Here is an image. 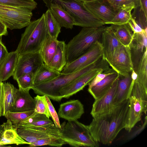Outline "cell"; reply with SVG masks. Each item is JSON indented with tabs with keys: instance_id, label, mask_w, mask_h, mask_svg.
Returning a JSON list of instances; mask_svg holds the SVG:
<instances>
[{
	"instance_id": "1",
	"label": "cell",
	"mask_w": 147,
	"mask_h": 147,
	"mask_svg": "<svg viewBox=\"0 0 147 147\" xmlns=\"http://www.w3.org/2000/svg\"><path fill=\"white\" fill-rule=\"evenodd\" d=\"M129 98L109 110L94 115L88 127L95 140L104 145L111 144L125 127L129 109Z\"/></svg>"
},
{
	"instance_id": "2",
	"label": "cell",
	"mask_w": 147,
	"mask_h": 147,
	"mask_svg": "<svg viewBox=\"0 0 147 147\" xmlns=\"http://www.w3.org/2000/svg\"><path fill=\"white\" fill-rule=\"evenodd\" d=\"M109 66L107 62L102 58L97 61L75 72L60 75L50 81L44 82L33 87L32 89L34 92L40 95H46L50 99L57 102L62 99L59 91L77 78L96 68H101L105 70Z\"/></svg>"
},
{
	"instance_id": "3",
	"label": "cell",
	"mask_w": 147,
	"mask_h": 147,
	"mask_svg": "<svg viewBox=\"0 0 147 147\" xmlns=\"http://www.w3.org/2000/svg\"><path fill=\"white\" fill-rule=\"evenodd\" d=\"M49 34L45 14L30 24L22 35L16 50L19 54L39 52Z\"/></svg>"
},
{
	"instance_id": "4",
	"label": "cell",
	"mask_w": 147,
	"mask_h": 147,
	"mask_svg": "<svg viewBox=\"0 0 147 147\" xmlns=\"http://www.w3.org/2000/svg\"><path fill=\"white\" fill-rule=\"evenodd\" d=\"M104 25L96 27L83 28L67 44V63L76 59L85 53L94 43L101 38L107 28Z\"/></svg>"
},
{
	"instance_id": "5",
	"label": "cell",
	"mask_w": 147,
	"mask_h": 147,
	"mask_svg": "<svg viewBox=\"0 0 147 147\" xmlns=\"http://www.w3.org/2000/svg\"><path fill=\"white\" fill-rule=\"evenodd\" d=\"M61 126V138L66 144L77 147L99 146L88 125L75 120L64 122Z\"/></svg>"
},
{
	"instance_id": "6",
	"label": "cell",
	"mask_w": 147,
	"mask_h": 147,
	"mask_svg": "<svg viewBox=\"0 0 147 147\" xmlns=\"http://www.w3.org/2000/svg\"><path fill=\"white\" fill-rule=\"evenodd\" d=\"M45 5L56 4L68 12L74 19V25L83 28L99 27L105 24L91 13L83 2L78 0H42Z\"/></svg>"
},
{
	"instance_id": "7",
	"label": "cell",
	"mask_w": 147,
	"mask_h": 147,
	"mask_svg": "<svg viewBox=\"0 0 147 147\" xmlns=\"http://www.w3.org/2000/svg\"><path fill=\"white\" fill-rule=\"evenodd\" d=\"M32 15V10L28 9L0 4V20L11 30L28 26Z\"/></svg>"
},
{
	"instance_id": "8",
	"label": "cell",
	"mask_w": 147,
	"mask_h": 147,
	"mask_svg": "<svg viewBox=\"0 0 147 147\" xmlns=\"http://www.w3.org/2000/svg\"><path fill=\"white\" fill-rule=\"evenodd\" d=\"M103 47L101 42L98 40L80 57L67 63L61 73L68 74L78 71L98 61L102 57Z\"/></svg>"
},
{
	"instance_id": "9",
	"label": "cell",
	"mask_w": 147,
	"mask_h": 147,
	"mask_svg": "<svg viewBox=\"0 0 147 147\" xmlns=\"http://www.w3.org/2000/svg\"><path fill=\"white\" fill-rule=\"evenodd\" d=\"M18 135L31 144L43 138L61 137L60 129L54 124L37 126L20 127L17 128Z\"/></svg>"
},
{
	"instance_id": "10",
	"label": "cell",
	"mask_w": 147,
	"mask_h": 147,
	"mask_svg": "<svg viewBox=\"0 0 147 147\" xmlns=\"http://www.w3.org/2000/svg\"><path fill=\"white\" fill-rule=\"evenodd\" d=\"M39 52L19 54L13 79L15 80L22 75L30 73L34 76L44 65Z\"/></svg>"
},
{
	"instance_id": "11",
	"label": "cell",
	"mask_w": 147,
	"mask_h": 147,
	"mask_svg": "<svg viewBox=\"0 0 147 147\" xmlns=\"http://www.w3.org/2000/svg\"><path fill=\"white\" fill-rule=\"evenodd\" d=\"M107 62L112 68L122 76H127L134 71L129 46L122 45Z\"/></svg>"
},
{
	"instance_id": "12",
	"label": "cell",
	"mask_w": 147,
	"mask_h": 147,
	"mask_svg": "<svg viewBox=\"0 0 147 147\" xmlns=\"http://www.w3.org/2000/svg\"><path fill=\"white\" fill-rule=\"evenodd\" d=\"M105 71L101 68H95L78 77L60 89L59 93L61 97L69 98L82 90L98 74Z\"/></svg>"
},
{
	"instance_id": "13",
	"label": "cell",
	"mask_w": 147,
	"mask_h": 147,
	"mask_svg": "<svg viewBox=\"0 0 147 147\" xmlns=\"http://www.w3.org/2000/svg\"><path fill=\"white\" fill-rule=\"evenodd\" d=\"M86 9L93 15L106 24H110L117 12L107 0H96L83 2Z\"/></svg>"
},
{
	"instance_id": "14",
	"label": "cell",
	"mask_w": 147,
	"mask_h": 147,
	"mask_svg": "<svg viewBox=\"0 0 147 147\" xmlns=\"http://www.w3.org/2000/svg\"><path fill=\"white\" fill-rule=\"evenodd\" d=\"M30 90L15 88L14 99L10 111L21 112L34 110L35 101L34 98L30 95Z\"/></svg>"
},
{
	"instance_id": "15",
	"label": "cell",
	"mask_w": 147,
	"mask_h": 147,
	"mask_svg": "<svg viewBox=\"0 0 147 147\" xmlns=\"http://www.w3.org/2000/svg\"><path fill=\"white\" fill-rule=\"evenodd\" d=\"M147 32L134 34L132 40L129 46L134 71L136 73L143 55L147 51Z\"/></svg>"
},
{
	"instance_id": "16",
	"label": "cell",
	"mask_w": 147,
	"mask_h": 147,
	"mask_svg": "<svg viewBox=\"0 0 147 147\" xmlns=\"http://www.w3.org/2000/svg\"><path fill=\"white\" fill-rule=\"evenodd\" d=\"M102 44L103 47L102 59L107 62L122 46L109 26L102 32Z\"/></svg>"
},
{
	"instance_id": "17",
	"label": "cell",
	"mask_w": 147,
	"mask_h": 147,
	"mask_svg": "<svg viewBox=\"0 0 147 147\" xmlns=\"http://www.w3.org/2000/svg\"><path fill=\"white\" fill-rule=\"evenodd\" d=\"M84 106L78 100H73L60 105L58 111L59 117L67 121L77 120L84 113Z\"/></svg>"
},
{
	"instance_id": "18",
	"label": "cell",
	"mask_w": 147,
	"mask_h": 147,
	"mask_svg": "<svg viewBox=\"0 0 147 147\" xmlns=\"http://www.w3.org/2000/svg\"><path fill=\"white\" fill-rule=\"evenodd\" d=\"M12 144L29 145L31 143L25 141L18 135L17 128L7 119L6 122L0 125V146Z\"/></svg>"
},
{
	"instance_id": "19",
	"label": "cell",
	"mask_w": 147,
	"mask_h": 147,
	"mask_svg": "<svg viewBox=\"0 0 147 147\" xmlns=\"http://www.w3.org/2000/svg\"><path fill=\"white\" fill-rule=\"evenodd\" d=\"M117 80L118 79L104 94L100 98L95 100L90 112L92 116L106 111L114 106L113 105V102Z\"/></svg>"
},
{
	"instance_id": "20",
	"label": "cell",
	"mask_w": 147,
	"mask_h": 147,
	"mask_svg": "<svg viewBox=\"0 0 147 147\" xmlns=\"http://www.w3.org/2000/svg\"><path fill=\"white\" fill-rule=\"evenodd\" d=\"M129 109L125 129L130 132L136 124L141 119L144 113L141 102L134 96L129 98Z\"/></svg>"
},
{
	"instance_id": "21",
	"label": "cell",
	"mask_w": 147,
	"mask_h": 147,
	"mask_svg": "<svg viewBox=\"0 0 147 147\" xmlns=\"http://www.w3.org/2000/svg\"><path fill=\"white\" fill-rule=\"evenodd\" d=\"M131 73L126 77L119 75L113 102V105H118L129 98L132 81Z\"/></svg>"
},
{
	"instance_id": "22",
	"label": "cell",
	"mask_w": 147,
	"mask_h": 147,
	"mask_svg": "<svg viewBox=\"0 0 147 147\" xmlns=\"http://www.w3.org/2000/svg\"><path fill=\"white\" fill-rule=\"evenodd\" d=\"M19 55V54L16 50L8 53L0 65V81H5L13 76Z\"/></svg>"
},
{
	"instance_id": "23",
	"label": "cell",
	"mask_w": 147,
	"mask_h": 147,
	"mask_svg": "<svg viewBox=\"0 0 147 147\" xmlns=\"http://www.w3.org/2000/svg\"><path fill=\"white\" fill-rule=\"evenodd\" d=\"M119 75L117 72L109 74L95 85L88 88V91L95 100L104 94L111 88Z\"/></svg>"
},
{
	"instance_id": "24",
	"label": "cell",
	"mask_w": 147,
	"mask_h": 147,
	"mask_svg": "<svg viewBox=\"0 0 147 147\" xmlns=\"http://www.w3.org/2000/svg\"><path fill=\"white\" fill-rule=\"evenodd\" d=\"M66 46L65 41H58L56 53L52 60L49 64L45 65L48 68L59 72H62L67 63Z\"/></svg>"
},
{
	"instance_id": "25",
	"label": "cell",
	"mask_w": 147,
	"mask_h": 147,
	"mask_svg": "<svg viewBox=\"0 0 147 147\" xmlns=\"http://www.w3.org/2000/svg\"><path fill=\"white\" fill-rule=\"evenodd\" d=\"M61 27L72 29L75 24L74 18L60 6L56 4L46 5Z\"/></svg>"
},
{
	"instance_id": "26",
	"label": "cell",
	"mask_w": 147,
	"mask_h": 147,
	"mask_svg": "<svg viewBox=\"0 0 147 147\" xmlns=\"http://www.w3.org/2000/svg\"><path fill=\"white\" fill-rule=\"evenodd\" d=\"M110 28L123 46H129L133 37V33L127 23L111 24Z\"/></svg>"
},
{
	"instance_id": "27",
	"label": "cell",
	"mask_w": 147,
	"mask_h": 147,
	"mask_svg": "<svg viewBox=\"0 0 147 147\" xmlns=\"http://www.w3.org/2000/svg\"><path fill=\"white\" fill-rule=\"evenodd\" d=\"M58 41L52 38L49 35L44 41L39 52L45 65L49 64L52 60L56 53Z\"/></svg>"
},
{
	"instance_id": "28",
	"label": "cell",
	"mask_w": 147,
	"mask_h": 147,
	"mask_svg": "<svg viewBox=\"0 0 147 147\" xmlns=\"http://www.w3.org/2000/svg\"><path fill=\"white\" fill-rule=\"evenodd\" d=\"M45 115L34 112L30 116L20 123L16 128L20 127L41 126L53 123Z\"/></svg>"
},
{
	"instance_id": "29",
	"label": "cell",
	"mask_w": 147,
	"mask_h": 147,
	"mask_svg": "<svg viewBox=\"0 0 147 147\" xmlns=\"http://www.w3.org/2000/svg\"><path fill=\"white\" fill-rule=\"evenodd\" d=\"M60 73L48 68L44 64L34 76L33 87L52 80L59 76Z\"/></svg>"
},
{
	"instance_id": "30",
	"label": "cell",
	"mask_w": 147,
	"mask_h": 147,
	"mask_svg": "<svg viewBox=\"0 0 147 147\" xmlns=\"http://www.w3.org/2000/svg\"><path fill=\"white\" fill-rule=\"evenodd\" d=\"M45 14V21L49 35L52 38L57 39L61 32V27L50 11L48 9Z\"/></svg>"
},
{
	"instance_id": "31",
	"label": "cell",
	"mask_w": 147,
	"mask_h": 147,
	"mask_svg": "<svg viewBox=\"0 0 147 147\" xmlns=\"http://www.w3.org/2000/svg\"><path fill=\"white\" fill-rule=\"evenodd\" d=\"M3 97L2 116H4L9 111L12 104L15 87L9 83H3Z\"/></svg>"
},
{
	"instance_id": "32",
	"label": "cell",
	"mask_w": 147,
	"mask_h": 147,
	"mask_svg": "<svg viewBox=\"0 0 147 147\" xmlns=\"http://www.w3.org/2000/svg\"><path fill=\"white\" fill-rule=\"evenodd\" d=\"M147 51L144 53L139 63L135 80L146 86H147Z\"/></svg>"
},
{
	"instance_id": "33",
	"label": "cell",
	"mask_w": 147,
	"mask_h": 147,
	"mask_svg": "<svg viewBox=\"0 0 147 147\" xmlns=\"http://www.w3.org/2000/svg\"><path fill=\"white\" fill-rule=\"evenodd\" d=\"M114 10L118 12L121 9L132 8L133 9L140 6V0H107Z\"/></svg>"
},
{
	"instance_id": "34",
	"label": "cell",
	"mask_w": 147,
	"mask_h": 147,
	"mask_svg": "<svg viewBox=\"0 0 147 147\" xmlns=\"http://www.w3.org/2000/svg\"><path fill=\"white\" fill-rule=\"evenodd\" d=\"M34 112V110L16 112H11L9 111L7 112L4 116L7 119L9 120L12 124L16 128V126L18 124L30 116Z\"/></svg>"
},
{
	"instance_id": "35",
	"label": "cell",
	"mask_w": 147,
	"mask_h": 147,
	"mask_svg": "<svg viewBox=\"0 0 147 147\" xmlns=\"http://www.w3.org/2000/svg\"><path fill=\"white\" fill-rule=\"evenodd\" d=\"M0 4L20 7L32 11L35 9L37 5L34 0H0Z\"/></svg>"
},
{
	"instance_id": "36",
	"label": "cell",
	"mask_w": 147,
	"mask_h": 147,
	"mask_svg": "<svg viewBox=\"0 0 147 147\" xmlns=\"http://www.w3.org/2000/svg\"><path fill=\"white\" fill-rule=\"evenodd\" d=\"M66 143L61 137H52L39 139L29 145V146L34 147L38 146L48 145L61 147Z\"/></svg>"
},
{
	"instance_id": "37",
	"label": "cell",
	"mask_w": 147,
	"mask_h": 147,
	"mask_svg": "<svg viewBox=\"0 0 147 147\" xmlns=\"http://www.w3.org/2000/svg\"><path fill=\"white\" fill-rule=\"evenodd\" d=\"M132 8L121 9L119 10L110 24L120 25L127 23L132 16Z\"/></svg>"
},
{
	"instance_id": "38",
	"label": "cell",
	"mask_w": 147,
	"mask_h": 147,
	"mask_svg": "<svg viewBox=\"0 0 147 147\" xmlns=\"http://www.w3.org/2000/svg\"><path fill=\"white\" fill-rule=\"evenodd\" d=\"M34 98L35 101V112L44 114L48 118L51 117L45 96L37 95Z\"/></svg>"
},
{
	"instance_id": "39",
	"label": "cell",
	"mask_w": 147,
	"mask_h": 147,
	"mask_svg": "<svg viewBox=\"0 0 147 147\" xmlns=\"http://www.w3.org/2000/svg\"><path fill=\"white\" fill-rule=\"evenodd\" d=\"M34 75L32 74L27 73L24 74L16 80L19 88L22 89H31L33 86V81Z\"/></svg>"
},
{
	"instance_id": "40",
	"label": "cell",
	"mask_w": 147,
	"mask_h": 147,
	"mask_svg": "<svg viewBox=\"0 0 147 147\" xmlns=\"http://www.w3.org/2000/svg\"><path fill=\"white\" fill-rule=\"evenodd\" d=\"M134 9V11L131 14L132 17L142 29L145 30L147 29V16L140 6Z\"/></svg>"
},
{
	"instance_id": "41",
	"label": "cell",
	"mask_w": 147,
	"mask_h": 147,
	"mask_svg": "<svg viewBox=\"0 0 147 147\" xmlns=\"http://www.w3.org/2000/svg\"><path fill=\"white\" fill-rule=\"evenodd\" d=\"M45 96V98L47 103L49 111L51 116L53 122V123L57 127L60 129L61 124L59 120L58 114L56 112L54 107L50 99L47 96Z\"/></svg>"
},
{
	"instance_id": "42",
	"label": "cell",
	"mask_w": 147,
	"mask_h": 147,
	"mask_svg": "<svg viewBox=\"0 0 147 147\" xmlns=\"http://www.w3.org/2000/svg\"><path fill=\"white\" fill-rule=\"evenodd\" d=\"M116 71L112 68H110L108 70L98 74L89 83L88 88L95 85L108 75Z\"/></svg>"
},
{
	"instance_id": "43",
	"label": "cell",
	"mask_w": 147,
	"mask_h": 147,
	"mask_svg": "<svg viewBox=\"0 0 147 147\" xmlns=\"http://www.w3.org/2000/svg\"><path fill=\"white\" fill-rule=\"evenodd\" d=\"M127 24L132 31L133 34L136 33H142L147 32V29L145 30L142 29L136 23L135 20L132 16L128 22Z\"/></svg>"
},
{
	"instance_id": "44",
	"label": "cell",
	"mask_w": 147,
	"mask_h": 147,
	"mask_svg": "<svg viewBox=\"0 0 147 147\" xmlns=\"http://www.w3.org/2000/svg\"><path fill=\"white\" fill-rule=\"evenodd\" d=\"M144 119V121L143 124L130 135L128 138L129 139L134 138L140 134L144 130L147 123V117L146 115Z\"/></svg>"
},
{
	"instance_id": "45",
	"label": "cell",
	"mask_w": 147,
	"mask_h": 147,
	"mask_svg": "<svg viewBox=\"0 0 147 147\" xmlns=\"http://www.w3.org/2000/svg\"><path fill=\"white\" fill-rule=\"evenodd\" d=\"M8 53L6 47L0 40V65Z\"/></svg>"
},
{
	"instance_id": "46",
	"label": "cell",
	"mask_w": 147,
	"mask_h": 147,
	"mask_svg": "<svg viewBox=\"0 0 147 147\" xmlns=\"http://www.w3.org/2000/svg\"><path fill=\"white\" fill-rule=\"evenodd\" d=\"M3 83L0 81V117L2 116L3 97Z\"/></svg>"
},
{
	"instance_id": "47",
	"label": "cell",
	"mask_w": 147,
	"mask_h": 147,
	"mask_svg": "<svg viewBox=\"0 0 147 147\" xmlns=\"http://www.w3.org/2000/svg\"><path fill=\"white\" fill-rule=\"evenodd\" d=\"M7 28L0 20V37L7 35Z\"/></svg>"
},
{
	"instance_id": "48",
	"label": "cell",
	"mask_w": 147,
	"mask_h": 147,
	"mask_svg": "<svg viewBox=\"0 0 147 147\" xmlns=\"http://www.w3.org/2000/svg\"><path fill=\"white\" fill-rule=\"evenodd\" d=\"M140 7L144 11L145 14L147 16V0H140Z\"/></svg>"
},
{
	"instance_id": "49",
	"label": "cell",
	"mask_w": 147,
	"mask_h": 147,
	"mask_svg": "<svg viewBox=\"0 0 147 147\" xmlns=\"http://www.w3.org/2000/svg\"><path fill=\"white\" fill-rule=\"evenodd\" d=\"M82 2H87L91 1H93L96 0H78Z\"/></svg>"
}]
</instances>
